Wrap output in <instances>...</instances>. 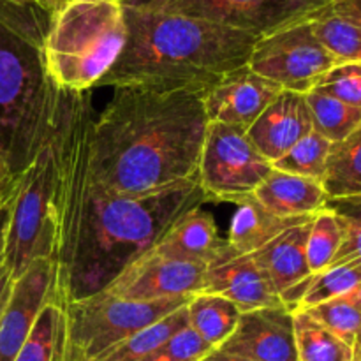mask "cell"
<instances>
[{"mask_svg":"<svg viewBox=\"0 0 361 361\" xmlns=\"http://www.w3.org/2000/svg\"><path fill=\"white\" fill-rule=\"evenodd\" d=\"M88 92L56 87L48 143L53 155L56 288L62 307L104 291L190 210L207 203L200 182L143 197L118 196L92 175Z\"/></svg>","mask_w":361,"mask_h":361,"instance_id":"1","label":"cell"},{"mask_svg":"<svg viewBox=\"0 0 361 361\" xmlns=\"http://www.w3.org/2000/svg\"><path fill=\"white\" fill-rule=\"evenodd\" d=\"M204 94L148 85L115 87L113 99L92 123L94 178L127 197L197 180L208 127Z\"/></svg>","mask_w":361,"mask_h":361,"instance_id":"2","label":"cell"},{"mask_svg":"<svg viewBox=\"0 0 361 361\" xmlns=\"http://www.w3.org/2000/svg\"><path fill=\"white\" fill-rule=\"evenodd\" d=\"M126 46L97 87L148 85L208 92L226 74L249 63L259 39L212 21L133 7H126Z\"/></svg>","mask_w":361,"mask_h":361,"instance_id":"3","label":"cell"},{"mask_svg":"<svg viewBox=\"0 0 361 361\" xmlns=\"http://www.w3.org/2000/svg\"><path fill=\"white\" fill-rule=\"evenodd\" d=\"M49 0H0V162L20 176L51 129L56 85L48 74L44 42Z\"/></svg>","mask_w":361,"mask_h":361,"instance_id":"4","label":"cell"},{"mask_svg":"<svg viewBox=\"0 0 361 361\" xmlns=\"http://www.w3.org/2000/svg\"><path fill=\"white\" fill-rule=\"evenodd\" d=\"M126 41L120 0H60L44 42L49 78L63 90L90 92L115 66Z\"/></svg>","mask_w":361,"mask_h":361,"instance_id":"5","label":"cell"},{"mask_svg":"<svg viewBox=\"0 0 361 361\" xmlns=\"http://www.w3.org/2000/svg\"><path fill=\"white\" fill-rule=\"evenodd\" d=\"M190 296L129 302L97 293L63 305L66 353L63 361H94L113 345L152 326L189 303Z\"/></svg>","mask_w":361,"mask_h":361,"instance_id":"6","label":"cell"},{"mask_svg":"<svg viewBox=\"0 0 361 361\" xmlns=\"http://www.w3.org/2000/svg\"><path fill=\"white\" fill-rule=\"evenodd\" d=\"M53 155L48 140L37 157L18 176L4 264L16 281L39 257L55 254Z\"/></svg>","mask_w":361,"mask_h":361,"instance_id":"7","label":"cell"},{"mask_svg":"<svg viewBox=\"0 0 361 361\" xmlns=\"http://www.w3.org/2000/svg\"><path fill=\"white\" fill-rule=\"evenodd\" d=\"M271 162L259 154L242 127L208 123L197 180L208 201L243 203L271 173Z\"/></svg>","mask_w":361,"mask_h":361,"instance_id":"8","label":"cell"},{"mask_svg":"<svg viewBox=\"0 0 361 361\" xmlns=\"http://www.w3.org/2000/svg\"><path fill=\"white\" fill-rule=\"evenodd\" d=\"M338 63L317 39L312 20H302L261 35L247 66L282 90L309 94Z\"/></svg>","mask_w":361,"mask_h":361,"instance_id":"9","label":"cell"},{"mask_svg":"<svg viewBox=\"0 0 361 361\" xmlns=\"http://www.w3.org/2000/svg\"><path fill=\"white\" fill-rule=\"evenodd\" d=\"M133 9L182 14L236 30L267 35L286 25L312 20L334 0H120Z\"/></svg>","mask_w":361,"mask_h":361,"instance_id":"10","label":"cell"},{"mask_svg":"<svg viewBox=\"0 0 361 361\" xmlns=\"http://www.w3.org/2000/svg\"><path fill=\"white\" fill-rule=\"evenodd\" d=\"M203 277L204 264L168 259L148 250L101 293L129 302L192 296L203 291Z\"/></svg>","mask_w":361,"mask_h":361,"instance_id":"11","label":"cell"},{"mask_svg":"<svg viewBox=\"0 0 361 361\" xmlns=\"http://www.w3.org/2000/svg\"><path fill=\"white\" fill-rule=\"evenodd\" d=\"M48 303H60L56 268L49 257H39L14 281L11 298L0 319V361H14Z\"/></svg>","mask_w":361,"mask_h":361,"instance_id":"12","label":"cell"},{"mask_svg":"<svg viewBox=\"0 0 361 361\" xmlns=\"http://www.w3.org/2000/svg\"><path fill=\"white\" fill-rule=\"evenodd\" d=\"M221 351L252 361H298L293 310L286 305L242 312Z\"/></svg>","mask_w":361,"mask_h":361,"instance_id":"13","label":"cell"},{"mask_svg":"<svg viewBox=\"0 0 361 361\" xmlns=\"http://www.w3.org/2000/svg\"><path fill=\"white\" fill-rule=\"evenodd\" d=\"M203 291L224 296L242 312L284 305L252 254L238 252L228 242L204 267Z\"/></svg>","mask_w":361,"mask_h":361,"instance_id":"14","label":"cell"},{"mask_svg":"<svg viewBox=\"0 0 361 361\" xmlns=\"http://www.w3.org/2000/svg\"><path fill=\"white\" fill-rule=\"evenodd\" d=\"M282 92L274 81L243 66L226 74L204 94V111L208 123L249 129L267 106Z\"/></svg>","mask_w":361,"mask_h":361,"instance_id":"15","label":"cell"},{"mask_svg":"<svg viewBox=\"0 0 361 361\" xmlns=\"http://www.w3.org/2000/svg\"><path fill=\"white\" fill-rule=\"evenodd\" d=\"M310 221L312 219L286 229L268 245L252 254L275 295L291 310L298 307L307 284L314 277L307 263V236Z\"/></svg>","mask_w":361,"mask_h":361,"instance_id":"16","label":"cell"},{"mask_svg":"<svg viewBox=\"0 0 361 361\" xmlns=\"http://www.w3.org/2000/svg\"><path fill=\"white\" fill-rule=\"evenodd\" d=\"M312 130L305 94L282 90L247 129V136L267 161L275 162Z\"/></svg>","mask_w":361,"mask_h":361,"instance_id":"17","label":"cell"},{"mask_svg":"<svg viewBox=\"0 0 361 361\" xmlns=\"http://www.w3.org/2000/svg\"><path fill=\"white\" fill-rule=\"evenodd\" d=\"M226 243L208 212L196 208L180 217L150 249L155 256L207 267Z\"/></svg>","mask_w":361,"mask_h":361,"instance_id":"18","label":"cell"},{"mask_svg":"<svg viewBox=\"0 0 361 361\" xmlns=\"http://www.w3.org/2000/svg\"><path fill=\"white\" fill-rule=\"evenodd\" d=\"M254 200L284 219L312 217L326 207L328 196L319 180L271 169L254 192Z\"/></svg>","mask_w":361,"mask_h":361,"instance_id":"19","label":"cell"},{"mask_svg":"<svg viewBox=\"0 0 361 361\" xmlns=\"http://www.w3.org/2000/svg\"><path fill=\"white\" fill-rule=\"evenodd\" d=\"M236 212L231 219L229 235L226 242L235 250L242 254H254L264 245L277 238L279 235L293 226L305 222L312 217L284 219L271 214L267 208L261 207L254 197L236 204Z\"/></svg>","mask_w":361,"mask_h":361,"instance_id":"20","label":"cell"},{"mask_svg":"<svg viewBox=\"0 0 361 361\" xmlns=\"http://www.w3.org/2000/svg\"><path fill=\"white\" fill-rule=\"evenodd\" d=\"M328 200L361 196V123L338 143H331L321 178Z\"/></svg>","mask_w":361,"mask_h":361,"instance_id":"21","label":"cell"},{"mask_svg":"<svg viewBox=\"0 0 361 361\" xmlns=\"http://www.w3.org/2000/svg\"><path fill=\"white\" fill-rule=\"evenodd\" d=\"M242 310L224 296L214 293H197L187 303L189 326L214 349L221 348L235 331Z\"/></svg>","mask_w":361,"mask_h":361,"instance_id":"22","label":"cell"},{"mask_svg":"<svg viewBox=\"0 0 361 361\" xmlns=\"http://www.w3.org/2000/svg\"><path fill=\"white\" fill-rule=\"evenodd\" d=\"M298 361H355L351 349L307 310H293Z\"/></svg>","mask_w":361,"mask_h":361,"instance_id":"23","label":"cell"},{"mask_svg":"<svg viewBox=\"0 0 361 361\" xmlns=\"http://www.w3.org/2000/svg\"><path fill=\"white\" fill-rule=\"evenodd\" d=\"M303 310L337 335L351 349L355 361H361V284L338 298Z\"/></svg>","mask_w":361,"mask_h":361,"instance_id":"24","label":"cell"},{"mask_svg":"<svg viewBox=\"0 0 361 361\" xmlns=\"http://www.w3.org/2000/svg\"><path fill=\"white\" fill-rule=\"evenodd\" d=\"M66 316L60 303H48L14 361H63Z\"/></svg>","mask_w":361,"mask_h":361,"instance_id":"25","label":"cell"},{"mask_svg":"<svg viewBox=\"0 0 361 361\" xmlns=\"http://www.w3.org/2000/svg\"><path fill=\"white\" fill-rule=\"evenodd\" d=\"M189 326L187 319V305L175 310L169 316L162 317L161 321L154 323L152 326L137 331L133 337L126 338L120 344L113 345L108 351L102 353L94 361H141L147 358L152 351L164 344L169 337L180 331L182 328Z\"/></svg>","mask_w":361,"mask_h":361,"instance_id":"26","label":"cell"},{"mask_svg":"<svg viewBox=\"0 0 361 361\" xmlns=\"http://www.w3.org/2000/svg\"><path fill=\"white\" fill-rule=\"evenodd\" d=\"M305 97L314 130L326 137L330 143H338L348 137L361 123V108L316 90L305 94Z\"/></svg>","mask_w":361,"mask_h":361,"instance_id":"27","label":"cell"},{"mask_svg":"<svg viewBox=\"0 0 361 361\" xmlns=\"http://www.w3.org/2000/svg\"><path fill=\"white\" fill-rule=\"evenodd\" d=\"M312 27L317 39L338 62L361 66V25L328 7L312 18Z\"/></svg>","mask_w":361,"mask_h":361,"instance_id":"28","label":"cell"},{"mask_svg":"<svg viewBox=\"0 0 361 361\" xmlns=\"http://www.w3.org/2000/svg\"><path fill=\"white\" fill-rule=\"evenodd\" d=\"M345 229L341 217L331 208L324 207L310 221L307 236V263L312 275L326 270L344 242Z\"/></svg>","mask_w":361,"mask_h":361,"instance_id":"29","label":"cell"},{"mask_svg":"<svg viewBox=\"0 0 361 361\" xmlns=\"http://www.w3.org/2000/svg\"><path fill=\"white\" fill-rule=\"evenodd\" d=\"M360 284L361 268L355 263L331 264L310 279L296 309H312L353 291Z\"/></svg>","mask_w":361,"mask_h":361,"instance_id":"30","label":"cell"},{"mask_svg":"<svg viewBox=\"0 0 361 361\" xmlns=\"http://www.w3.org/2000/svg\"><path fill=\"white\" fill-rule=\"evenodd\" d=\"M330 148V141L312 130L305 137H302L288 154L271 162V168L289 173V175L305 176V178H314L321 182Z\"/></svg>","mask_w":361,"mask_h":361,"instance_id":"31","label":"cell"},{"mask_svg":"<svg viewBox=\"0 0 361 361\" xmlns=\"http://www.w3.org/2000/svg\"><path fill=\"white\" fill-rule=\"evenodd\" d=\"M326 207L341 217L345 229L344 242L331 264L355 263L361 268V196L328 200Z\"/></svg>","mask_w":361,"mask_h":361,"instance_id":"32","label":"cell"},{"mask_svg":"<svg viewBox=\"0 0 361 361\" xmlns=\"http://www.w3.org/2000/svg\"><path fill=\"white\" fill-rule=\"evenodd\" d=\"M212 349L192 328L185 326L141 361H200Z\"/></svg>","mask_w":361,"mask_h":361,"instance_id":"33","label":"cell"},{"mask_svg":"<svg viewBox=\"0 0 361 361\" xmlns=\"http://www.w3.org/2000/svg\"><path fill=\"white\" fill-rule=\"evenodd\" d=\"M314 90L361 108V66L338 63L330 73L324 74Z\"/></svg>","mask_w":361,"mask_h":361,"instance_id":"34","label":"cell"},{"mask_svg":"<svg viewBox=\"0 0 361 361\" xmlns=\"http://www.w3.org/2000/svg\"><path fill=\"white\" fill-rule=\"evenodd\" d=\"M330 9L361 25V0H334Z\"/></svg>","mask_w":361,"mask_h":361,"instance_id":"35","label":"cell"},{"mask_svg":"<svg viewBox=\"0 0 361 361\" xmlns=\"http://www.w3.org/2000/svg\"><path fill=\"white\" fill-rule=\"evenodd\" d=\"M14 279L11 275L9 268L4 263H0V319L4 316V310H6L7 302L11 298V291H13Z\"/></svg>","mask_w":361,"mask_h":361,"instance_id":"36","label":"cell"},{"mask_svg":"<svg viewBox=\"0 0 361 361\" xmlns=\"http://www.w3.org/2000/svg\"><path fill=\"white\" fill-rule=\"evenodd\" d=\"M200 361H252V360H247L242 358V356H236V355H229V353L221 351V349H212L207 356H203Z\"/></svg>","mask_w":361,"mask_h":361,"instance_id":"37","label":"cell"},{"mask_svg":"<svg viewBox=\"0 0 361 361\" xmlns=\"http://www.w3.org/2000/svg\"><path fill=\"white\" fill-rule=\"evenodd\" d=\"M9 178H11V176H0V194H2L4 187H6L7 182H9Z\"/></svg>","mask_w":361,"mask_h":361,"instance_id":"38","label":"cell"},{"mask_svg":"<svg viewBox=\"0 0 361 361\" xmlns=\"http://www.w3.org/2000/svg\"><path fill=\"white\" fill-rule=\"evenodd\" d=\"M0 176H11L9 173H7V169L2 166V162H0Z\"/></svg>","mask_w":361,"mask_h":361,"instance_id":"39","label":"cell"},{"mask_svg":"<svg viewBox=\"0 0 361 361\" xmlns=\"http://www.w3.org/2000/svg\"><path fill=\"white\" fill-rule=\"evenodd\" d=\"M49 2H60V0H49Z\"/></svg>","mask_w":361,"mask_h":361,"instance_id":"40","label":"cell"}]
</instances>
